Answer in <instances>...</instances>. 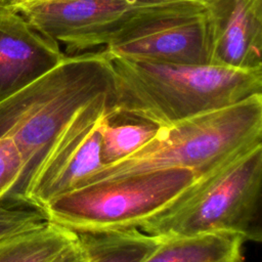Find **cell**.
<instances>
[{
    "label": "cell",
    "mask_w": 262,
    "mask_h": 262,
    "mask_svg": "<svg viewBox=\"0 0 262 262\" xmlns=\"http://www.w3.org/2000/svg\"><path fill=\"white\" fill-rule=\"evenodd\" d=\"M112 118H131L157 127L262 94V69L177 64L111 56Z\"/></svg>",
    "instance_id": "1"
},
{
    "label": "cell",
    "mask_w": 262,
    "mask_h": 262,
    "mask_svg": "<svg viewBox=\"0 0 262 262\" xmlns=\"http://www.w3.org/2000/svg\"><path fill=\"white\" fill-rule=\"evenodd\" d=\"M114 92V72L104 51L67 55L51 71L0 101V138L11 137L25 171L15 200L24 195L49 148L72 119ZM26 203V202H25Z\"/></svg>",
    "instance_id": "2"
},
{
    "label": "cell",
    "mask_w": 262,
    "mask_h": 262,
    "mask_svg": "<svg viewBox=\"0 0 262 262\" xmlns=\"http://www.w3.org/2000/svg\"><path fill=\"white\" fill-rule=\"evenodd\" d=\"M259 144H262V94H255L157 127L154 136L137 150L102 165L81 185L168 168L189 169L203 178Z\"/></svg>",
    "instance_id": "3"
},
{
    "label": "cell",
    "mask_w": 262,
    "mask_h": 262,
    "mask_svg": "<svg viewBox=\"0 0 262 262\" xmlns=\"http://www.w3.org/2000/svg\"><path fill=\"white\" fill-rule=\"evenodd\" d=\"M213 174L200 178L189 169L168 168L104 179L58 195L43 211L49 222L76 233L139 229Z\"/></svg>",
    "instance_id": "4"
},
{
    "label": "cell",
    "mask_w": 262,
    "mask_h": 262,
    "mask_svg": "<svg viewBox=\"0 0 262 262\" xmlns=\"http://www.w3.org/2000/svg\"><path fill=\"white\" fill-rule=\"evenodd\" d=\"M262 144L236 157L173 209L140 230L160 239L230 233L262 241Z\"/></svg>",
    "instance_id": "5"
},
{
    "label": "cell",
    "mask_w": 262,
    "mask_h": 262,
    "mask_svg": "<svg viewBox=\"0 0 262 262\" xmlns=\"http://www.w3.org/2000/svg\"><path fill=\"white\" fill-rule=\"evenodd\" d=\"M202 0H28L6 4L69 53L106 45L139 20L192 8Z\"/></svg>",
    "instance_id": "6"
},
{
    "label": "cell",
    "mask_w": 262,
    "mask_h": 262,
    "mask_svg": "<svg viewBox=\"0 0 262 262\" xmlns=\"http://www.w3.org/2000/svg\"><path fill=\"white\" fill-rule=\"evenodd\" d=\"M113 93L81 110L58 134L24 195L30 205L44 207L80 186L102 166L101 125L112 117Z\"/></svg>",
    "instance_id": "7"
},
{
    "label": "cell",
    "mask_w": 262,
    "mask_h": 262,
    "mask_svg": "<svg viewBox=\"0 0 262 262\" xmlns=\"http://www.w3.org/2000/svg\"><path fill=\"white\" fill-rule=\"evenodd\" d=\"M104 51L116 57L177 64H209L211 47L205 4L139 20Z\"/></svg>",
    "instance_id": "8"
},
{
    "label": "cell",
    "mask_w": 262,
    "mask_h": 262,
    "mask_svg": "<svg viewBox=\"0 0 262 262\" xmlns=\"http://www.w3.org/2000/svg\"><path fill=\"white\" fill-rule=\"evenodd\" d=\"M66 56L56 41L0 3V101L51 71Z\"/></svg>",
    "instance_id": "9"
},
{
    "label": "cell",
    "mask_w": 262,
    "mask_h": 262,
    "mask_svg": "<svg viewBox=\"0 0 262 262\" xmlns=\"http://www.w3.org/2000/svg\"><path fill=\"white\" fill-rule=\"evenodd\" d=\"M208 18L211 64L262 69V0H202Z\"/></svg>",
    "instance_id": "10"
},
{
    "label": "cell",
    "mask_w": 262,
    "mask_h": 262,
    "mask_svg": "<svg viewBox=\"0 0 262 262\" xmlns=\"http://www.w3.org/2000/svg\"><path fill=\"white\" fill-rule=\"evenodd\" d=\"M243 243L230 233L163 239L143 262H241Z\"/></svg>",
    "instance_id": "11"
},
{
    "label": "cell",
    "mask_w": 262,
    "mask_h": 262,
    "mask_svg": "<svg viewBox=\"0 0 262 262\" xmlns=\"http://www.w3.org/2000/svg\"><path fill=\"white\" fill-rule=\"evenodd\" d=\"M77 234L88 262H143L162 242L138 228Z\"/></svg>",
    "instance_id": "12"
},
{
    "label": "cell",
    "mask_w": 262,
    "mask_h": 262,
    "mask_svg": "<svg viewBox=\"0 0 262 262\" xmlns=\"http://www.w3.org/2000/svg\"><path fill=\"white\" fill-rule=\"evenodd\" d=\"M78 234L52 222L0 238V262H49Z\"/></svg>",
    "instance_id": "13"
},
{
    "label": "cell",
    "mask_w": 262,
    "mask_h": 262,
    "mask_svg": "<svg viewBox=\"0 0 262 262\" xmlns=\"http://www.w3.org/2000/svg\"><path fill=\"white\" fill-rule=\"evenodd\" d=\"M157 130V126L141 120L128 118L124 122H114L106 117L101 125L102 165L112 164L133 154Z\"/></svg>",
    "instance_id": "14"
},
{
    "label": "cell",
    "mask_w": 262,
    "mask_h": 262,
    "mask_svg": "<svg viewBox=\"0 0 262 262\" xmlns=\"http://www.w3.org/2000/svg\"><path fill=\"white\" fill-rule=\"evenodd\" d=\"M48 222L45 212L25 202H0V238L35 229Z\"/></svg>",
    "instance_id": "15"
},
{
    "label": "cell",
    "mask_w": 262,
    "mask_h": 262,
    "mask_svg": "<svg viewBox=\"0 0 262 262\" xmlns=\"http://www.w3.org/2000/svg\"><path fill=\"white\" fill-rule=\"evenodd\" d=\"M25 171L19 148L11 137L0 138V202L15 200Z\"/></svg>",
    "instance_id": "16"
},
{
    "label": "cell",
    "mask_w": 262,
    "mask_h": 262,
    "mask_svg": "<svg viewBox=\"0 0 262 262\" xmlns=\"http://www.w3.org/2000/svg\"><path fill=\"white\" fill-rule=\"evenodd\" d=\"M49 262H88V257L77 237Z\"/></svg>",
    "instance_id": "17"
},
{
    "label": "cell",
    "mask_w": 262,
    "mask_h": 262,
    "mask_svg": "<svg viewBox=\"0 0 262 262\" xmlns=\"http://www.w3.org/2000/svg\"><path fill=\"white\" fill-rule=\"evenodd\" d=\"M11 2V0H0V3L1 4H8V3H10Z\"/></svg>",
    "instance_id": "18"
},
{
    "label": "cell",
    "mask_w": 262,
    "mask_h": 262,
    "mask_svg": "<svg viewBox=\"0 0 262 262\" xmlns=\"http://www.w3.org/2000/svg\"><path fill=\"white\" fill-rule=\"evenodd\" d=\"M17 1H28V0H11V2L10 3H12V2H17ZM9 4V3H8ZM6 5V4H5Z\"/></svg>",
    "instance_id": "19"
}]
</instances>
